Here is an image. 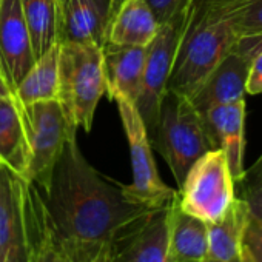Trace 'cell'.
I'll return each mask as SVG.
<instances>
[{
  "label": "cell",
  "instance_id": "cell-1",
  "mask_svg": "<svg viewBox=\"0 0 262 262\" xmlns=\"http://www.w3.org/2000/svg\"><path fill=\"white\" fill-rule=\"evenodd\" d=\"M63 248L96 254L108 250L148 211L129 202L122 184L100 174L82 155L77 131L70 135L40 191Z\"/></svg>",
  "mask_w": 262,
  "mask_h": 262
},
{
  "label": "cell",
  "instance_id": "cell-2",
  "mask_svg": "<svg viewBox=\"0 0 262 262\" xmlns=\"http://www.w3.org/2000/svg\"><path fill=\"white\" fill-rule=\"evenodd\" d=\"M236 43L233 0H191L167 91L190 97Z\"/></svg>",
  "mask_w": 262,
  "mask_h": 262
},
{
  "label": "cell",
  "instance_id": "cell-3",
  "mask_svg": "<svg viewBox=\"0 0 262 262\" xmlns=\"http://www.w3.org/2000/svg\"><path fill=\"white\" fill-rule=\"evenodd\" d=\"M151 145L165 159L178 188L190 167L207 151L213 150L202 114L187 96L167 91L162 99Z\"/></svg>",
  "mask_w": 262,
  "mask_h": 262
},
{
  "label": "cell",
  "instance_id": "cell-4",
  "mask_svg": "<svg viewBox=\"0 0 262 262\" xmlns=\"http://www.w3.org/2000/svg\"><path fill=\"white\" fill-rule=\"evenodd\" d=\"M57 100L77 128L90 133L96 108L106 94L103 47L94 43H59Z\"/></svg>",
  "mask_w": 262,
  "mask_h": 262
},
{
  "label": "cell",
  "instance_id": "cell-5",
  "mask_svg": "<svg viewBox=\"0 0 262 262\" xmlns=\"http://www.w3.org/2000/svg\"><path fill=\"white\" fill-rule=\"evenodd\" d=\"M20 113L28 153L24 179L45 191L70 135L79 128L57 99L20 105Z\"/></svg>",
  "mask_w": 262,
  "mask_h": 262
},
{
  "label": "cell",
  "instance_id": "cell-6",
  "mask_svg": "<svg viewBox=\"0 0 262 262\" xmlns=\"http://www.w3.org/2000/svg\"><path fill=\"white\" fill-rule=\"evenodd\" d=\"M113 100L117 105L119 117L128 141L131 173H133V182L129 185H122L123 194L129 202L147 210H158L170 205L174 201L178 190L168 187L159 176L148 131L136 105L119 96Z\"/></svg>",
  "mask_w": 262,
  "mask_h": 262
},
{
  "label": "cell",
  "instance_id": "cell-7",
  "mask_svg": "<svg viewBox=\"0 0 262 262\" xmlns=\"http://www.w3.org/2000/svg\"><path fill=\"white\" fill-rule=\"evenodd\" d=\"M236 198L234 181L224 150L202 155L188 170L178 190L179 208L205 224L219 221Z\"/></svg>",
  "mask_w": 262,
  "mask_h": 262
},
{
  "label": "cell",
  "instance_id": "cell-8",
  "mask_svg": "<svg viewBox=\"0 0 262 262\" xmlns=\"http://www.w3.org/2000/svg\"><path fill=\"white\" fill-rule=\"evenodd\" d=\"M188 8L190 4L168 22L162 24L155 39L145 48L142 86L135 105L145 123L150 138L156 129L161 103L167 94V86L185 28Z\"/></svg>",
  "mask_w": 262,
  "mask_h": 262
},
{
  "label": "cell",
  "instance_id": "cell-9",
  "mask_svg": "<svg viewBox=\"0 0 262 262\" xmlns=\"http://www.w3.org/2000/svg\"><path fill=\"white\" fill-rule=\"evenodd\" d=\"M28 187L27 179L0 165V262H28Z\"/></svg>",
  "mask_w": 262,
  "mask_h": 262
},
{
  "label": "cell",
  "instance_id": "cell-10",
  "mask_svg": "<svg viewBox=\"0 0 262 262\" xmlns=\"http://www.w3.org/2000/svg\"><path fill=\"white\" fill-rule=\"evenodd\" d=\"M170 205L148 211L111 248H105L110 262H171L168 253Z\"/></svg>",
  "mask_w": 262,
  "mask_h": 262
},
{
  "label": "cell",
  "instance_id": "cell-11",
  "mask_svg": "<svg viewBox=\"0 0 262 262\" xmlns=\"http://www.w3.org/2000/svg\"><path fill=\"white\" fill-rule=\"evenodd\" d=\"M31 36L22 13L20 0L0 4V73L14 93L20 80L34 65Z\"/></svg>",
  "mask_w": 262,
  "mask_h": 262
},
{
  "label": "cell",
  "instance_id": "cell-12",
  "mask_svg": "<svg viewBox=\"0 0 262 262\" xmlns=\"http://www.w3.org/2000/svg\"><path fill=\"white\" fill-rule=\"evenodd\" d=\"M201 114L211 148L224 150L230 173L236 184L244 174L245 99L214 105Z\"/></svg>",
  "mask_w": 262,
  "mask_h": 262
},
{
  "label": "cell",
  "instance_id": "cell-13",
  "mask_svg": "<svg viewBox=\"0 0 262 262\" xmlns=\"http://www.w3.org/2000/svg\"><path fill=\"white\" fill-rule=\"evenodd\" d=\"M110 0H65L57 16V43H106Z\"/></svg>",
  "mask_w": 262,
  "mask_h": 262
},
{
  "label": "cell",
  "instance_id": "cell-14",
  "mask_svg": "<svg viewBox=\"0 0 262 262\" xmlns=\"http://www.w3.org/2000/svg\"><path fill=\"white\" fill-rule=\"evenodd\" d=\"M250 57L233 48L204 79L198 90L188 97L199 113L205 110L245 99V82Z\"/></svg>",
  "mask_w": 262,
  "mask_h": 262
},
{
  "label": "cell",
  "instance_id": "cell-15",
  "mask_svg": "<svg viewBox=\"0 0 262 262\" xmlns=\"http://www.w3.org/2000/svg\"><path fill=\"white\" fill-rule=\"evenodd\" d=\"M145 48L126 45H103V70L106 79V96L125 97L136 103L144 77Z\"/></svg>",
  "mask_w": 262,
  "mask_h": 262
},
{
  "label": "cell",
  "instance_id": "cell-16",
  "mask_svg": "<svg viewBox=\"0 0 262 262\" xmlns=\"http://www.w3.org/2000/svg\"><path fill=\"white\" fill-rule=\"evenodd\" d=\"M28 262H65V250L40 190L30 182L27 194Z\"/></svg>",
  "mask_w": 262,
  "mask_h": 262
},
{
  "label": "cell",
  "instance_id": "cell-17",
  "mask_svg": "<svg viewBox=\"0 0 262 262\" xmlns=\"http://www.w3.org/2000/svg\"><path fill=\"white\" fill-rule=\"evenodd\" d=\"M168 253L171 262L210 260L207 224L191 214L184 213L179 208L176 198L170 207Z\"/></svg>",
  "mask_w": 262,
  "mask_h": 262
},
{
  "label": "cell",
  "instance_id": "cell-18",
  "mask_svg": "<svg viewBox=\"0 0 262 262\" xmlns=\"http://www.w3.org/2000/svg\"><path fill=\"white\" fill-rule=\"evenodd\" d=\"M159 27L151 8L144 0H125L110 19L106 42L147 48Z\"/></svg>",
  "mask_w": 262,
  "mask_h": 262
},
{
  "label": "cell",
  "instance_id": "cell-19",
  "mask_svg": "<svg viewBox=\"0 0 262 262\" xmlns=\"http://www.w3.org/2000/svg\"><path fill=\"white\" fill-rule=\"evenodd\" d=\"M251 213L247 202L241 198H234L225 214L211 224H207L208 230V257L216 262H234L239 260V254L244 245L245 230L248 227Z\"/></svg>",
  "mask_w": 262,
  "mask_h": 262
},
{
  "label": "cell",
  "instance_id": "cell-20",
  "mask_svg": "<svg viewBox=\"0 0 262 262\" xmlns=\"http://www.w3.org/2000/svg\"><path fill=\"white\" fill-rule=\"evenodd\" d=\"M27 138L20 105L14 96L0 99V165L19 176L27 170Z\"/></svg>",
  "mask_w": 262,
  "mask_h": 262
},
{
  "label": "cell",
  "instance_id": "cell-21",
  "mask_svg": "<svg viewBox=\"0 0 262 262\" xmlns=\"http://www.w3.org/2000/svg\"><path fill=\"white\" fill-rule=\"evenodd\" d=\"M59 50L53 45L45 54L36 59L27 76L20 80L13 96L20 105L53 100L59 96Z\"/></svg>",
  "mask_w": 262,
  "mask_h": 262
},
{
  "label": "cell",
  "instance_id": "cell-22",
  "mask_svg": "<svg viewBox=\"0 0 262 262\" xmlns=\"http://www.w3.org/2000/svg\"><path fill=\"white\" fill-rule=\"evenodd\" d=\"M31 36L34 57L39 59L57 43V8L54 0H20Z\"/></svg>",
  "mask_w": 262,
  "mask_h": 262
},
{
  "label": "cell",
  "instance_id": "cell-23",
  "mask_svg": "<svg viewBox=\"0 0 262 262\" xmlns=\"http://www.w3.org/2000/svg\"><path fill=\"white\" fill-rule=\"evenodd\" d=\"M233 22L237 40L262 37V0H233Z\"/></svg>",
  "mask_w": 262,
  "mask_h": 262
},
{
  "label": "cell",
  "instance_id": "cell-24",
  "mask_svg": "<svg viewBox=\"0 0 262 262\" xmlns=\"http://www.w3.org/2000/svg\"><path fill=\"white\" fill-rule=\"evenodd\" d=\"M234 191L247 202L251 216L262 219V155L248 170H244L242 178L234 184Z\"/></svg>",
  "mask_w": 262,
  "mask_h": 262
},
{
  "label": "cell",
  "instance_id": "cell-25",
  "mask_svg": "<svg viewBox=\"0 0 262 262\" xmlns=\"http://www.w3.org/2000/svg\"><path fill=\"white\" fill-rule=\"evenodd\" d=\"M144 2L151 8L158 24L162 25L181 13L190 4V0H144Z\"/></svg>",
  "mask_w": 262,
  "mask_h": 262
},
{
  "label": "cell",
  "instance_id": "cell-26",
  "mask_svg": "<svg viewBox=\"0 0 262 262\" xmlns=\"http://www.w3.org/2000/svg\"><path fill=\"white\" fill-rule=\"evenodd\" d=\"M244 247L248 250L254 262H262V219L250 217L244 236Z\"/></svg>",
  "mask_w": 262,
  "mask_h": 262
},
{
  "label": "cell",
  "instance_id": "cell-27",
  "mask_svg": "<svg viewBox=\"0 0 262 262\" xmlns=\"http://www.w3.org/2000/svg\"><path fill=\"white\" fill-rule=\"evenodd\" d=\"M247 94H260L262 93V47L257 48L251 54L247 82H245Z\"/></svg>",
  "mask_w": 262,
  "mask_h": 262
},
{
  "label": "cell",
  "instance_id": "cell-28",
  "mask_svg": "<svg viewBox=\"0 0 262 262\" xmlns=\"http://www.w3.org/2000/svg\"><path fill=\"white\" fill-rule=\"evenodd\" d=\"M262 47V37H248V39H241L236 43V50L242 51L244 54H247L251 59V54Z\"/></svg>",
  "mask_w": 262,
  "mask_h": 262
},
{
  "label": "cell",
  "instance_id": "cell-29",
  "mask_svg": "<svg viewBox=\"0 0 262 262\" xmlns=\"http://www.w3.org/2000/svg\"><path fill=\"white\" fill-rule=\"evenodd\" d=\"M65 250V262H91L93 256L96 254H91V253H85V251H79V250H68V248H63Z\"/></svg>",
  "mask_w": 262,
  "mask_h": 262
},
{
  "label": "cell",
  "instance_id": "cell-30",
  "mask_svg": "<svg viewBox=\"0 0 262 262\" xmlns=\"http://www.w3.org/2000/svg\"><path fill=\"white\" fill-rule=\"evenodd\" d=\"M10 96H13V91H11V90H10V86L7 85V82H5V79H4L2 73H0V99L10 97Z\"/></svg>",
  "mask_w": 262,
  "mask_h": 262
},
{
  "label": "cell",
  "instance_id": "cell-31",
  "mask_svg": "<svg viewBox=\"0 0 262 262\" xmlns=\"http://www.w3.org/2000/svg\"><path fill=\"white\" fill-rule=\"evenodd\" d=\"M239 262H254L251 254L248 253V250L242 245V250H241V254H239Z\"/></svg>",
  "mask_w": 262,
  "mask_h": 262
},
{
  "label": "cell",
  "instance_id": "cell-32",
  "mask_svg": "<svg viewBox=\"0 0 262 262\" xmlns=\"http://www.w3.org/2000/svg\"><path fill=\"white\" fill-rule=\"evenodd\" d=\"M123 2H125V0H110V16H113L122 7Z\"/></svg>",
  "mask_w": 262,
  "mask_h": 262
},
{
  "label": "cell",
  "instance_id": "cell-33",
  "mask_svg": "<svg viewBox=\"0 0 262 262\" xmlns=\"http://www.w3.org/2000/svg\"><path fill=\"white\" fill-rule=\"evenodd\" d=\"M91 262H110L108 257H106V251L105 250H100L96 256H93Z\"/></svg>",
  "mask_w": 262,
  "mask_h": 262
},
{
  "label": "cell",
  "instance_id": "cell-34",
  "mask_svg": "<svg viewBox=\"0 0 262 262\" xmlns=\"http://www.w3.org/2000/svg\"><path fill=\"white\" fill-rule=\"evenodd\" d=\"M56 2V8H57V16H59V13H60V10H62V5H63V2L65 0H54Z\"/></svg>",
  "mask_w": 262,
  "mask_h": 262
},
{
  "label": "cell",
  "instance_id": "cell-35",
  "mask_svg": "<svg viewBox=\"0 0 262 262\" xmlns=\"http://www.w3.org/2000/svg\"><path fill=\"white\" fill-rule=\"evenodd\" d=\"M208 262H216V260H208ZM234 262H239V260H234Z\"/></svg>",
  "mask_w": 262,
  "mask_h": 262
},
{
  "label": "cell",
  "instance_id": "cell-36",
  "mask_svg": "<svg viewBox=\"0 0 262 262\" xmlns=\"http://www.w3.org/2000/svg\"><path fill=\"white\" fill-rule=\"evenodd\" d=\"M0 4H2V0H0Z\"/></svg>",
  "mask_w": 262,
  "mask_h": 262
}]
</instances>
